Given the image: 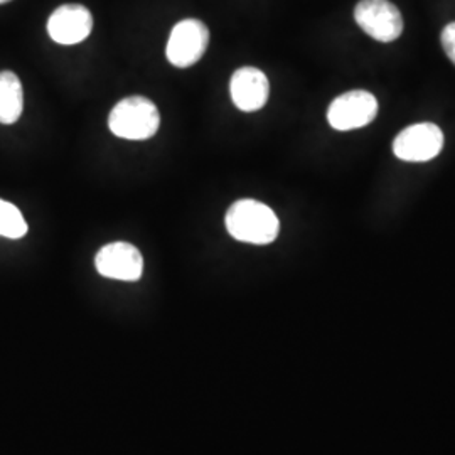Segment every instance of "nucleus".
Masks as SVG:
<instances>
[{"label":"nucleus","instance_id":"f257e3e1","mask_svg":"<svg viewBox=\"0 0 455 455\" xmlns=\"http://www.w3.org/2000/svg\"><path fill=\"white\" fill-rule=\"evenodd\" d=\"M225 221L228 233L243 243H272L280 231L275 212L255 199H240L231 204Z\"/></svg>","mask_w":455,"mask_h":455},{"label":"nucleus","instance_id":"f03ea898","mask_svg":"<svg viewBox=\"0 0 455 455\" xmlns=\"http://www.w3.org/2000/svg\"><path fill=\"white\" fill-rule=\"evenodd\" d=\"M161 127V115L154 101L146 97H129L118 101L108 116V129L118 139L148 140Z\"/></svg>","mask_w":455,"mask_h":455},{"label":"nucleus","instance_id":"7ed1b4c3","mask_svg":"<svg viewBox=\"0 0 455 455\" xmlns=\"http://www.w3.org/2000/svg\"><path fill=\"white\" fill-rule=\"evenodd\" d=\"M210 46V29L199 19H184L169 36L165 56L176 68L195 66Z\"/></svg>","mask_w":455,"mask_h":455},{"label":"nucleus","instance_id":"20e7f679","mask_svg":"<svg viewBox=\"0 0 455 455\" xmlns=\"http://www.w3.org/2000/svg\"><path fill=\"white\" fill-rule=\"evenodd\" d=\"M359 28L379 43L396 41L403 33V17L390 0H361L355 9Z\"/></svg>","mask_w":455,"mask_h":455},{"label":"nucleus","instance_id":"39448f33","mask_svg":"<svg viewBox=\"0 0 455 455\" xmlns=\"http://www.w3.org/2000/svg\"><path fill=\"white\" fill-rule=\"evenodd\" d=\"M376 115L378 101L374 95L364 90H353L331 103L327 122L334 131H356L370 125Z\"/></svg>","mask_w":455,"mask_h":455},{"label":"nucleus","instance_id":"423d86ee","mask_svg":"<svg viewBox=\"0 0 455 455\" xmlns=\"http://www.w3.org/2000/svg\"><path fill=\"white\" fill-rule=\"evenodd\" d=\"M443 148V133L435 124H417L400 132L393 142V154L400 161L427 163Z\"/></svg>","mask_w":455,"mask_h":455},{"label":"nucleus","instance_id":"0eeeda50","mask_svg":"<svg viewBox=\"0 0 455 455\" xmlns=\"http://www.w3.org/2000/svg\"><path fill=\"white\" fill-rule=\"evenodd\" d=\"M100 275L122 282H137L144 274L142 253L131 243L115 242L103 246L95 257Z\"/></svg>","mask_w":455,"mask_h":455},{"label":"nucleus","instance_id":"6e6552de","mask_svg":"<svg viewBox=\"0 0 455 455\" xmlns=\"http://www.w3.org/2000/svg\"><path fill=\"white\" fill-rule=\"evenodd\" d=\"M93 29L92 12L80 4L60 5L48 19L49 37L63 46L80 44Z\"/></svg>","mask_w":455,"mask_h":455},{"label":"nucleus","instance_id":"1a4fd4ad","mask_svg":"<svg viewBox=\"0 0 455 455\" xmlns=\"http://www.w3.org/2000/svg\"><path fill=\"white\" fill-rule=\"evenodd\" d=\"M233 103L238 110L251 114L261 110L270 95V83L259 68L244 66L233 73L229 82Z\"/></svg>","mask_w":455,"mask_h":455},{"label":"nucleus","instance_id":"9d476101","mask_svg":"<svg viewBox=\"0 0 455 455\" xmlns=\"http://www.w3.org/2000/svg\"><path fill=\"white\" fill-rule=\"evenodd\" d=\"M22 83L12 71H0V124H16L22 115Z\"/></svg>","mask_w":455,"mask_h":455},{"label":"nucleus","instance_id":"9b49d317","mask_svg":"<svg viewBox=\"0 0 455 455\" xmlns=\"http://www.w3.org/2000/svg\"><path fill=\"white\" fill-rule=\"evenodd\" d=\"M28 223L20 210L9 201L0 199V236L19 240L26 236Z\"/></svg>","mask_w":455,"mask_h":455},{"label":"nucleus","instance_id":"f8f14e48","mask_svg":"<svg viewBox=\"0 0 455 455\" xmlns=\"http://www.w3.org/2000/svg\"><path fill=\"white\" fill-rule=\"evenodd\" d=\"M440 41H442L445 54L455 65V22H451L443 28V31L440 34Z\"/></svg>","mask_w":455,"mask_h":455},{"label":"nucleus","instance_id":"ddd939ff","mask_svg":"<svg viewBox=\"0 0 455 455\" xmlns=\"http://www.w3.org/2000/svg\"><path fill=\"white\" fill-rule=\"evenodd\" d=\"M7 2H11V0H0V4H7Z\"/></svg>","mask_w":455,"mask_h":455}]
</instances>
